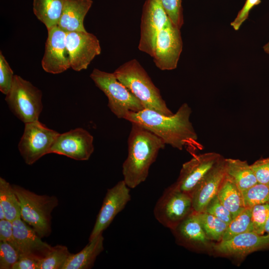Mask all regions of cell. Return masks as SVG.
<instances>
[{
    "instance_id": "ab89813d",
    "label": "cell",
    "mask_w": 269,
    "mask_h": 269,
    "mask_svg": "<svg viewBox=\"0 0 269 269\" xmlns=\"http://www.w3.org/2000/svg\"><path fill=\"white\" fill-rule=\"evenodd\" d=\"M265 232H266L269 235V217L266 222L265 227Z\"/></svg>"
},
{
    "instance_id": "836d02e7",
    "label": "cell",
    "mask_w": 269,
    "mask_h": 269,
    "mask_svg": "<svg viewBox=\"0 0 269 269\" xmlns=\"http://www.w3.org/2000/svg\"><path fill=\"white\" fill-rule=\"evenodd\" d=\"M203 212L211 214L228 224L233 219L230 212L221 202L217 195L209 202Z\"/></svg>"
},
{
    "instance_id": "d6986e66",
    "label": "cell",
    "mask_w": 269,
    "mask_h": 269,
    "mask_svg": "<svg viewBox=\"0 0 269 269\" xmlns=\"http://www.w3.org/2000/svg\"><path fill=\"white\" fill-rule=\"evenodd\" d=\"M172 231L181 244L191 249L203 248L210 240L202 226L198 213L194 210Z\"/></svg>"
},
{
    "instance_id": "3957f363",
    "label": "cell",
    "mask_w": 269,
    "mask_h": 269,
    "mask_svg": "<svg viewBox=\"0 0 269 269\" xmlns=\"http://www.w3.org/2000/svg\"><path fill=\"white\" fill-rule=\"evenodd\" d=\"M114 74L137 98L143 109L166 116L173 114L162 97L159 89L136 59L124 63L115 70Z\"/></svg>"
},
{
    "instance_id": "8992f818",
    "label": "cell",
    "mask_w": 269,
    "mask_h": 269,
    "mask_svg": "<svg viewBox=\"0 0 269 269\" xmlns=\"http://www.w3.org/2000/svg\"><path fill=\"white\" fill-rule=\"evenodd\" d=\"M42 96L40 90L14 75L5 100L13 114L25 124L38 120L43 108Z\"/></svg>"
},
{
    "instance_id": "2e32d148",
    "label": "cell",
    "mask_w": 269,
    "mask_h": 269,
    "mask_svg": "<svg viewBox=\"0 0 269 269\" xmlns=\"http://www.w3.org/2000/svg\"><path fill=\"white\" fill-rule=\"evenodd\" d=\"M213 248L223 255L243 257L258 250L269 249V235H259L253 231L245 232L219 241Z\"/></svg>"
},
{
    "instance_id": "f546056e",
    "label": "cell",
    "mask_w": 269,
    "mask_h": 269,
    "mask_svg": "<svg viewBox=\"0 0 269 269\" xmlns=\"http://www.w3.org/2000/svg\"><path fill=\"white\" fill-rule=\"evenodd\" d=\"M269 217V204L257 205L252 207L253 232L259 235H264Z\"/></svg>"
},
{
    "instance_id": "e0dca14e",
    "label": "cell",
    "mask_w": 269,
    "mask_h": 269,
    "mask_svg": "<svg viewBox=\"0 0 269 269\" xmlns=\"http://www.w3.org/2000/svg\"><path fill=\"white\" fill-rule=\"evenodd\" d=\"M225 158L223 156L191 193L193 210L204 211L209 202L217 195L225 176Z\"/></svg>"
},
{
    "instance_id": "44dd1931",
    "label": "cell",
    "mask_w": 269,
    "mask_h": 269,
    "mask_svg": "<svg viewBox=\"0 0 269 269\" xmlns=\"http://www.w3.org/2000/svg\"><path fill=\"white\" fill-rule=\"evenodd\" d=\"M103 233L89 240V243L77 254H70L62 269L91 268L98 256L103 251Z\"/></svg>"
},
{
    "instance_id": "e575fe53",
    "label": "cell",
    "mask_w": 269,
    "mask_h": 269,
    "mask_svg": "<svg viewBox=\"0 0 269 269\" xmlns=\"http://www.w3.org/2000/svg\"><path fill=\"white\" fill-rule=\"evenodd\" d=\"M251 166L258 182L269 185V157L258 159Z\"/></svg>"
},
{
    "instance_id": "277c9868",
    "label": "cell",
    "mask_w": 269,
    "mask_h": 269,
    "mask_svg": "<svg viewBox=\"0 0 269 269\" xmlns=\"http://www.w3.org/2000/svg\"><path fill=\"white\" fill-rule=\"evenodd\" d=\"M18 199L21 218L41 237L50 234L51 212L58 205L55 196L38 195L18 185H13Z\"/></svg>"
},
{
    "instance_id": "5b68a950",
    "label": "cell",
    "mask_w": 269,
    "mask_h": 269,
    "mask_svg": "<svg viewBox=\"0 0 269 269\" xmlns=\"http://www.w3.org/2000/svg\"><path fill=\"white\" fill-rule=\"evenodd\" d=\"M90 77L107 97L108 106L118 119H125L129 112H137L144 109L140 102L114 73L95 68Z\"/></svg>"
},
{
    "instance_id": "8fae6325",
    "label": "cell",
    "mask_w": 269,
    "mask_h": 269,
    "mask_svg": "<svg viewBox=\"0 0 269 269\" xmlns=\"http://www.w3.org/2000/svg\"><path fill=\"white\" fill-rule=\"evenodd\" d=\"M66 44L71 68L76 71L87 69L101 52L99 39L87 31L67 32Z\"/></svg>"
},
{
    "instance_id": "74e56055",
    "label": "cell",
    "mask_w": 269,
    "mask_h": 269,
    "mask_svg": "<svg viewBox=\"0 0 269 269\" xmlns=\"http://www.w3.org/2000/svg\"><path fill=\"white\" fill-rule=\"evenodd\" d=\"M0 241L9 243L16 248L12 222L6 219L0 220Z\"/></svg>"
},
{
    "instance_id": "d4e9b609",
    "label": "cell",
    "mask_w": 269,
    "mask_h": 269,
    "mask_svg": "<svg viewBox=\"0 0 269 269\" xmlns=\"http://www.w3.org/2000/svg\"><path fill=\"white\" fill-rule=\"evenodd\" d=\"M0 206L3 208L5 219L12 222L21 218L20 207L12 185L0 178Z\"/></svg>"
},
{
    "instance_id": "8d00e7d4",
    "label": "cell",
    "mask_w": 269,
    "mask_h": 269,
    "mask_svg": "<svg viewBox=\"0 0 269 269\" xmlns=\"http://www.w3.org/2000/svg\"><path fill=\"white\" fill-rule=\"evenodd\" d=\"M261 0H246V2L238 12L235 19L231 23V25L234 30H238L242 24L248 18L249 12L252 8L259 4Z\"/></svg>"
},
{
    "instance_id": "ba28073f",
    "label": "cell",
    "mask_w": 269,
    "mask_h": 269,
    "mask_svg": "<svg viewBox=\"0 0 269 269\" xmlns=\"http://www.w3.org/2000/svg\"><path fill=\"white\" fill-rule=\"evenodd\" d=\"M59 134L38 120L25 123L18 144L25 162L31 165L44 155L50 153L51 147Z\"/></svg>"
},
{
    "instance_id": "f1b7e54d",
    "label": "cell",
    "mask_w": 269,
    "mask_h": 269,
    "mask_svg": "<svg viewBox=\"0 0 269 269\" xmlns=\"http://www.w3.org/2000/svg\"><path fill=\"white\" fill-rule=\"evenodd\" d=\"M245 207L269 204V185L258 183L242 192Z\"/></svg>"
},
{
    "instance_id": "9a60e30c",
    "label": "cell",
    "mask_w": 269,
    "mask_h": 269,
    "mask_svg": "<svg viewBox=\"0 0 269 269\" xmlns=\"http://www.w3.org/2000/svg\"><path fill=\"white\" fill-rule=\"evenodd\" d=\"M222 157L216 152L194 155L182 165L179 176L175 183L181 191L191 193Z\"/></svg>"
},
{
    "instance_id": "d6a6232c",
    "label": "cell",
    "mask_w": 269,
    "mask_h": 269,
    "mask_svg": "<svg viewBox=\"0 0 269 269\" xmlns=\"http://www.w3.org/2000/svg\"><path fill=\"white\" fill-rule=\"evenodd\" d=\"M13 72L1 51L0 52V91L5 95L12 84Z\"/></svg>"
},
{
    "instance_id": "cb8c5ba5",
    "label": "cell",
    "mask_w": 269,
    "mask_h": 269,
    "mask_svg": "<svg viewBox=\"0 0 269 269\" xmlns=\"http://www.w3.org/2000/svg\"><path fill=\"white\" fill-rule=\"evenodd\" d=\"M64 0H33V11L47 29L58 25L61 17Z\"/></svg>"
},
{
    "instance_id": "4316f807",
    "label": "cell",
    "mask_w": 269,
    "mask_h": 269,
    "mask_svg": "<svg viewBox=\"0 0 269 269\" xmlns=\"http://www.w3.org/2000/svg\"><path fill=\"white\" fill-rule=\"evenodd\" d=\"M198 215L202 226L209 239L218 242L221 241L228 224L205 212H199Z\"/></svg>"
},
{
    "instance_id": "1f68e13d",
    "label": "cell",
    "mask_w": 269,
    "mask_h": 269,
    "mask_svg": "<svg viewBox=\"0 0 269 269\" xmlns=\"http://www.w3.org/2000/svg\"><path fill=\"white\" fill-rule=\"evenodd\" d=\"M19 256V252L12 245L6 242H0V269H12Z\"/></svg>"
},
{
    "instance_id": "7c38bea8",
    "label": "cell",
    "mask_w": 269,
    "mask_h": 269,
    "mask_svg": "<svg viewBox=\"0 0 269 269\" xmlns=\"http://www.w3.org/2000/svg\"><path fill=\"white\" fill-rule=\"evenodd\" d=\"M130 200V188L124 180L108 189L90 234L89 240L102 234Z\"/></svg>"
},
{
    "instance_id": "60d3db41",
    "label": "cell",
    "mask_w": 269,
    "mask_h": 269,
    "mask_svg": "<svg viewBox=\"0 0 269 269\" xmlns=\"http://www.w3.org/2000/svg\"><path fill=\"white\" fill-rule=\"evenodd\" d=\"M263 48L264 51L269 55V41L263 46Z\"/></svg>"
},
{
    "instance_id": "ac0fdd59",
    "label": "cell",
    "mask_w": 269,
    "mask_h": 269,
    "mask_svg": "<svg viewBox=\"0 0 269 269\" xmlns=\"http://www.w3.org/2000/svg\"><path fill=\"white\" fill-rule=\"evenodd\" d=\"M12 224L15 247L19 255L34 254L44 256L51 249V246L42 241L33 229L21 218L13 221Z\"/></svg>"
},
{
    "instance_id": "4fadbf2b",
    "label": "cell",
    "mask_w": 269,
    "mask_h": 269,
    "mask_svg": "<svg viewBox=\"0 0 269 269\" xmlns=\"http://www.w3.org/2000/svg\"><path fill=\"white\" fill-rule=\"evenodd\" d=\"M94 137L87 130L78 128L59 134L50 153L67 156L77 160H87L94 150Z\"/></svg>"
},
{
    "instance_id": "5bb4252c",
    "label": "cell",
    "mask_w": 269,
    "mask_h": 269,
    "mask_svg": "<svg viewBox=\"0 0 269 269\" xmlns=\"http://www.w3.org/2000/svg\"><path fill=\"white\" fill-rule=\"evenodd\" d=\"M47 31L41 65L46 72L59 74L71 67L66 44L67 32L58 25L49 28Z\"/></svg>"
},
{
    "instance_id": "52a82bcc",
    "label": "cell",
    "mask_w": 269,
    "mask_h": 269,
    "mask_svg": "<svg viewBox=\"0 0 269 269\" xmlns=\"http://www.w3.org/2000/svg\"><path fill=\"white\" fill-rule=\"evenodd\" d=\"M193 210L191 195L180 190L174 183L158 199L153 214L161 225L172 230Z\"/></svg>"
},
{
    "instance_id": "6da1fadb",
    "label": "cell",
    "mask_w": 269,
    "mask_h": 269,
    "mask_svg": "<svg viewBox=\"0 0 269 269\" xmlns=\"http://www.w3.org/2000/svg\"><path fill=\"white\" fill-rule=\"evenodd\" d=\"M191 112V108L185 103L170 116L144 109L137 112H129L125 119L147 129L162 139L166 144L182 150L197 139V134L190 121Z\"/></svg>"
},
{
    "instance_id": "7402d4cb",
    "label": "cell",
    "mask_w": 269,
    "mask_h": 269,
    "mask_svg": "<svg viewBox=\"0 0 269 269\" xmlns=\"http://www.w3.org/2000/svg\"><path fill=\"white\" fill-rule=\"evenodd\" d=\"M225 162L226 175L242 192L258 183L251 166L246 161L225 158Z\"/></svg>"
},
{
    "instance_id": "30bf717a",
    "label": "cell",
    "mask_w": 269,
    "mask_h": 269,
    "mask_svg": "<svg viewBox=\"0 0 269 269\" xmlns=\"http://www.w3.org/2000/svg\"><path fill=\"white\" fill-rule=\"evenodd\" d=\"M179 28L171 22L158 33L152 57L161 70L175 69L182 51L183 42Z\"/></svg>"
},
{
    "instance_id": "603a6c76",
    "label": "cell",
    "mask_w": 269,
    "mask_h": 269,
    "mask_svg": "<svg viewBox=\"0 0 269 269\" xmlns=\"http://www.w3.org/2000/svg\"><path fill=\"white\" fill-rule=\"evenodd\" d=\"M217 195L223 205L230 212L233 218L245 208L242 192L226 175Z\"/></svg>"
},
{
    "instance_id": "83f0119b",
    "label": "cell",
    "mask_w": 269,
    "mask_h": 269,
    "mask_svg": "<svg viewBox=\"0 0 269 269\" xmlns=\"http://www.w3.org/2000/svg\"><path fill=\"white\" fill-rule=\"evenodd\" d=\"M70 254L65 246L51 247L42 257L39 269H62Z\"/></svg>"
},
{
    "instance_id": "4dcf8cb0",
    "label": "cell",
    "mask_w": 269,
    "mask_h": 269,
    "mask_svg": "<svg viewBox=\"0 0 269 269\" xmlns=\"http://www.w3.org/2000/svg\"><path fill=\"white\" fill-rule=\"evenodd\" d=\"M172 23L180 28L183 24L182 0H159Z\"/></svg>"
},
{
    "instance_id": "ffe728a7",
    "label": "cell",
    "mask_w": 269,
    "mask_h": 269,
    "mask_svg": "<svg viewBox=\"0 0 269 269\" xmlns=\"http://www.w3.org/2000/svg\"><path fill=\"white\" fill-rule=\"evenodd\" d=\"M93 2L92 0H64L58 25L66 32L86 31L84 19Z\"/></svg>"
},
{
    "instance_id": "f35d334b",
    "label": "cell",
    "mask_w": 269,
    "mask_h": 269,
    "mask_svg": "<svg viewBox=\"0 0 269 269\" xmlns=\"http://www.w3.org/2000/svg\"><path fill=\"white\" fill-rule=\"evenodd\" d=\"M3 219H5V213L2 207L0 206V220Z\"/></svg>"
},
{
    "instance_id": "9c48e42d",
    "label": "cell",
    "mask_w": 269,
    "mask_h": 269,
    "mask_svg": "<svg viewBox=\"0 0 269 269\" xmlns=\"http://www.w3.org/2000/svg\"><path fill=\"white\" fill-rule=\"evenodd\" d=\"M170 22L159 0H146L142 7L138 49L152 57L158 33Z\"/></svg>"
},
{
    "instance_id": "484cf974",
    "label": "cell",
    "mask_w": 269,
    "mask_h": 269,
    "mask_svg": "<svg viewBox=\"0 0 269 269\" xmlns=\"http://www.w3.org/2000/svg\"><path fill=\"white\" fill-rule=\"evenodd\" d=\"M252 231V208L245 207L228 224L221 241L228 240L241 233Z\"/></svg>"
},
{
    "instance_id": "d590c367",
    "label": "cell",
    "mask_w": 269,
    "mask_h": 269,
    "mask_svg": "<svg viewBox=\"0 0 269 269\" xmlns=\"http://www.w3.org/2000/svg\"><path fill=\"white\" fill-rule=\"evenodd\" d=\"M42 257L34 254H20L12 269H39Z\"/></svg>"
},
{
    "instance_id": "7a4b0ae2",
    "label": "cell",
    "mask_w": 269,
    "mask_h": 269,
    "mask_svg": "<svg viewBox=\"0 0 269 269\" xmlns=\"http://www.w3.org/2000/svg\"><path fill=\"white\" fill-rule=\"evenodd\" d=\"M128 137V154L122 165L124 180L134 188L147 177L149 168L165 143L153 133L135 123Z\"/></svg>"
}]
</instances>
